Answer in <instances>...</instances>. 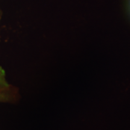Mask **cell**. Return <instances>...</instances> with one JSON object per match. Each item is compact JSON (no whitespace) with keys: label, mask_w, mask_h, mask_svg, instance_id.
Returning <instances> with one entry per match:
<instances>
[]
</instances>
